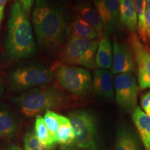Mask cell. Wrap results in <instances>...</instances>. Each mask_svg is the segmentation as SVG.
I'll return each instance as SVG.
<instances>
[{
	"label": "cell",
	"instance_id": "1",
	"mask_svg": "<svg viewBox=\"0 0 150 150\" xmlns=\"http://www.w3.org/2000/svg\"><path fill=\"white\" fill-rule=\"evenodd\" d=\"M32 20L38 43L45 51H56L69 37L63 11L46 0H36Z\"/></svg>",
	"mask_w": 150,
	"mask_h": 150
},
{
	"label": "cell",
	"instance_id": "2",
	"mask_svg": "<svg viewBox=\"0 0 150 150\" xmlns=\"http://www.w3.org/2000/svg\"><path fill=\"white\" fill-rule=\"evenodd\" d=\"M6 51L13 60L29 58L35 53L32 28L18 0L11 8Z\"/></svg>",
	"mask_w": 150,
	"mask_h": 150
},
{
	"label": "cell",
	"instance_id": "3",
	"mask_svg": "<svg viewBox=\"0 0 150 150\" xmlns=\"http://www.w3.org/2000/svg\"><path fill=\"white\" fill-rule=\"evenodd\" d=\"M71 97L56 86H41L29 90L17 99L20 110L27 117L41 112L64 108L71 104Z\"/></svg>",
	"mask_w": 150,
	"mask_h": 150
},
{
	"label": "cell",
	"instance_id": "4",
	"mask_svg": "<svg viewBox=\"0 0 150 150\" xmlns=\"http://www.w3.org/2000/svg\"><path fill=\"white\" fill-rule=\"evenodd\" d=\"M99 40H90L71 34L62 50L60 61L63 65H79L91 70L97 67L95 56Z\"/></svg>",
	"mask_w": 150,
	"mask_h": 150
},
{
	"label": "cell",
	"instance_id": "5",
	"mask_svg": "<svg viewBox=\"0 0 150 150\" xmlns=\"http://www.w3.org/2000/svg\"><path fill=\"white\" fill-rule=\"evenodd\" d=\"M74 137V145L79 149H97L96 120L89 111L76 110L68 114Z\"/></svg>",
	"mask_w": 150,
	"mask_h": 150
},
{
	"label": "cell",
	"instance_id": "6",
	"mask_svg": "<svg viewBox=\"0 0 150 150\" xmlns=\"http://www.w3.org/2000/svg\"><path fill=\"white\" fill-rule=\"evenodd\" d=\"M54 74L61 89L74 96H83L91 91V74L83 67L60 64Z\"/></svg>",
	"mask_w": 150,
	"mask_h": 150
},
{
	"label": "cell",
	"instance_id": "7",
	"mask_svg": "<svg viewBox=\"0 0 150 150\" xmlns=\"http://www.w3.org/2000/svg\"><path fill=\"white\" fill-rule=\"evenodd\" d=\"M11 82L17 90L41 87L52 83L55 79L54 71L42 66H27L16 69L11 75Z\"/></svg>",
	"mask_w": 150,
	"mask_h": 150
},
{
	"label": "cell",
	"instance_id": "8",
	"mask_svg": "<svg viewBox=\"0 0 150 150\" xmlns=\"http://www.w3.org/2000/svg\"><path fill=\"white\" fill-rule=\"evenodd\" d=\"M116 102L127 112H133L137 106L138 88L135 76L131 73L119 74L114 81Z\"/></svg>",
	"mask_w": 150,
	"mask_h": 150
},
{
	"label": "cell",
	"instance_id": "9",
	"mask_svg": "<svg viewBox=\"0 0 150 150\" xmlns=\"http://www.w3.org/2000/svg\"><path fill=\"white\" fill-rule=\"evenodd\" d=\"M128 44L137 67L140 88L141 89L150 88V52L136 33H130Z\"/></svg>",
	"mask_w": 150,
	"mask_h": 150
},
{
	"label": "cell",
	"instance_id": "10",
	"mask_svg": "<svg viewBox=\"0 0 150 150\" xmlns=\"http://www.w3.org/2000/svg\"><path fill=\"white\" fill-rule=\"evenodd\" d=\"M103 25L104 35L112 33L119 22L120 0H93Z\"/></svg>",
	"mask_w": 150,
	"mask_h": 150
},
{
	"label": "cell",
	"instance_id": "11",
	"mask_svg": "<svg viewBox=\"0 0 150 150\" xmlns=\"http://www.w3.org/2000/svg\"><path fill=\"white\" fill-rule=\"evenodd\" d=\"M112 74L134 73L136 71V63L132 52L129 46L115 41L112 54Z\"/></svg>",
	"mask_w": 150,
	"mask_h": 150
},
{
	"label": "cell",
	"instance_id": "12",
	"mask_svg": "<svg viewBox=\"0 0 150 150\" xmlns=\"http://www.w3.org/2000/svg\"><path fill=\"white\" fill-rule=\"evenodd\" d=\"M92 87L95 95L106 99L114 97V84L112 73L106 69H96L94 72Z\"/></svg>",
	"mask_w": 150,
	"mask_h": 150
},
{
	"label": "cell",
	"instance_id": "13",
	"mask_svg": "<svg viewBox=\"0 0 150 150\" xmlns=\"http://www.w3.org/2000/svg\"><path fill=\"white\" fill-rule=\"evenodd\" d=\"M114 150H141L139 140L132 129L125 126L118 129Z\"/></svg>",
	"mask_w": 150,
	"mask_h": 150
},
{
	"label": "cell",
	"instance_id": "14",
	"mask_svg": "<svg viewBox=\"0 0 150 150\" xmlns=\"http://www.w3.org/2000/svg\"><path fill=\"white\" fill-rule=\"evenodd\" d=\"M119 21L131 33L136 32L138 18L132 0H120Z\"/></svg>",
	"mask_w": 150,
	"mask_h": 150
},
{
	"label": "cell",
	"instance_id": "15",
	"mask_svg": "<svg viewBox=\"0 0 150 150\" xmlns=\"http://www.w3.org/2000/svg\"><path fill=\"white\" fill-rule=\"evenodd\" d=\"M76 10L81 18L96 30L99 38H102L104 35L103 25L100 17L95 8H94L88 1H82L78 3Z\"/></svg>",
	"mask_w": 150,
	"mask_h": 150
},
{
	"label": "cell",
	"instance_id": "16",
	"mask_svg": "<svg viewBox=\"0 0 150 150\" xmlns=\"http://www.w3.org/2000/svg\"><path fill=\"white\" fill-rule=\"evenodd\" d=\"M132 120L144 146L147 150H150V117L137 106L132 112Z\"/></svg>",
	"mask_w": 150,
	"mask_h": 150
},
{
	"label": "cell",
	"instance_id": "17",
	"mask_svg": "<svg viewBox=\"0 0 150 150\" xmlns=\"http://www.w3.org/2000/svg\"><path fill=\"white\" fill-rule=\"evenodd\" d=\"M112 61V49L111 43L107 35H103L99 40L95 56L97 67L101 69H109Z\"/></svg>",
	"mask_w": 150,
	"mask_h": 150
},
{
	"label": "cell",
	"instance_id": "18",
	"mask_svg": "<svg viewBox=\"0 0 150 150\" xmlns=\"http://www.w3.org/2000/svg\"><path fill=\"white\" fill-rule=\"evenodd\" d=\"M56 143L69 147L74 145V137L70 120L65 116L60 115L59 127L55 134Z\"/></svg>",
	"mask_w": 150,
	"mask_h": 150
},
{
	"label": "cell",
	"instance_id": "19",
	"mask_svg": "<svg viewBox=\"0 0 150 150\" xmlns=\"http://www.w3.org/2000/svg\"><path fill=\"white\" fill-rule=\"evenodd\" d=\"M132 1L134 2L137 14V18H138L137 29H138V35H139L138 38L141 39L144 42L147 43L149 40L150 35L145 18V11L147 8L146 0H132Z\"/></svg>",
	"mask_w": 150,
	"mask_h": 150
},
{
	"label": "cell",
	"instance_id": "20",
	"mask_svg": "<svg viewBox=\"0 0 150 150\" xmlns=\"http://www.w3.org/2000/svg\"><path fill=\"white\" fill-rule=\"evenodd\" d=\"M70 29L72 30V34L83 38L95 40L99 38V35L96 30L79 16L76 17L72 22Z\"/></svg>",
	"mask_w": 150,
	"mask_h": 150
},
{
	"label": "cell",
	"instance_id": "21",
	"mask_svg": "<svg viewBox=\"0 0 150 150\" xmlns=\"http://www.w3.org/2000/svg\"><path fill=\"white\" fill-rule=\"evenodd\" d=\"M18 129L16 119L10 112L0 110V137L11 138L16 134Z\"/></svg>",
	"mask_w": 150,
	"mask_h": 150
},
{
	"label": "cell",
	"instance_id": "22",
	"mask_svg": "<svg viewBox=\"0 0 150 150\" xmlns=\"http://www.w3.org/2000/svg\"><path fill=\"white\" fill-rule=\"evenodd\" d=\"M35 134L39 141L43 145L50 147L55 146V139L50 134L43 117L40 115H37L35 118Z\"/></svg>",
	"mask_w": 150,
	"mask_h": 150
},
{
	"label": "cell",
	"instance_id": "23",
	"mask_svg": "<svg viewBox=\"0 0 150 150\" xmlns=\"http://www.w3.org/2000/svg\"><path fill=\"white\" fill-rule=\"evenodd\" d=\"M24 147L26 150H54V147L43 145L39 141L35 132H29L24 137Z\"/></svg>",
	"mask_w": 150,
	"mask_h": 150
},
{
	"label": "cell",
	"instance_id": "24",
	"mask_svg": "<svg viewBox=\"0 0 150 150\" xmlns=\"http://www.w3.org/2000/svg\"><path fill=\"white\" fill-rule=\"evenodd\" d=\"M59 114L52 110H47L46 111L44 118H43L50 134L54 137V139H55L56 132L59 127Z\"/></svg>",
	"mask_w": 150,
	"mask_h": 150
},
{
	"label": "cell",
	"instance_id": "25",
	"mask_svg": "<svg viewBox=\"0 0 150 150\" xmlns=\"http://www.w3.org/2000/svg\"><path fill=\"white\" fill-rule=\"evenodd\" d=\"M140 104L146 115L150 117V92H148L142 97Z\"/></svg>",
	"mask_w": 150,
	"mask_h": 150
},
{
	"label": "cell",
	"instance_id": "26",
	"mask_svg": "<svg viewBox=\"0 0 150 150\" xmlns=\"http://www.w3.org/2000/svg\"><path fill=\"white\" fill-rule=\"evenodd\" d=\"M18 1H20V4H21L24 12L25 13L27 16H28L31 11L33 4H34L35 0H18Z\"/></svg>",
	"mask_w": 150,
	"mask_h": 150
},
{
	"label": "cell",
	"instance_id": "27",
	"mask_svg": "<svg viewBox=\"0 0 150 150\" xmlns=\"http://www.w3.org/2000/svg\"><path fill=\"white\" fill-rule=\"evenodd\" d=\"M7 2V0H0V24H1V20H2L4 17V11L6 3Z\"/></svg>",
	"mask_w": 150,
	"mask_h": 150
},
{
	"label": "cell",
	"instance_id": "28",
	"mask_svg": "<svg viewBox=\"0 0 150 150\" xmlns=\"http://www.w3.org/2000/svg\"><path fill=\"white\" fill-rule=\"evenodd\" d=\"M8 150H24V149H22L21 148H20L18 147H16V146H15V147H12L11 148H10Z\"/></svg>",
	"mask_w": 150,
	"mask_h": 150
},
{
	"label": "cell",
	"instance_id": "29",
	"mask_svg": "<svg viewBox=\"0 0 150 150\" xmlns=\"http://www.w3.org/2000/svg\"><path fill=\"white\" fill-rule=\"evenodd\" d=\"M147 9L148 11H149V13H150V0H147Z\"/></svg>",
	"mask_w": 150,
	"mask_h": 150
},
{
	"label": "cell",
	"instance_id": "30",
	"mask_svg": "<svg viewBox=\"0 0 150 150\" xmlns=\"http://www.w3.org/2000/svg\"><path fill=\"white\" fill-rule=\"evenodd\" d=\"M65 150H85V149H76V148H72V147H71V148H66V149H65Z\"/></svg>",
	"mask_w": 150,
	"mask_h": 150
}]
</instances>
